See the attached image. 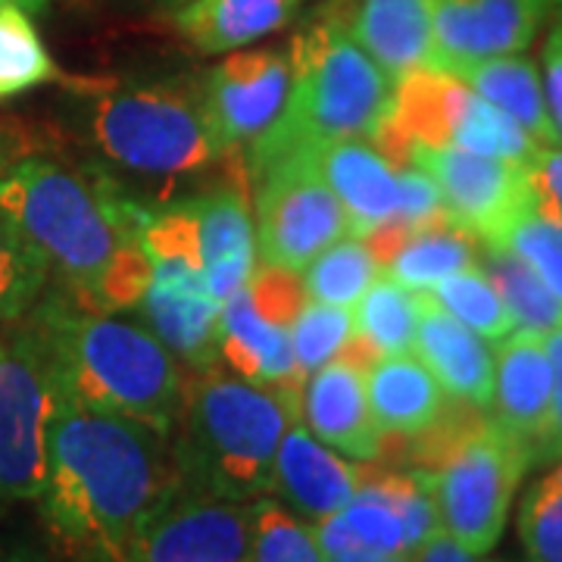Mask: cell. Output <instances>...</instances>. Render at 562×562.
Returning a JSON list of instances; mask_svg holds the SVG:
<instances>
[{
	"label": "cell",
	"mask_w": 562,
	"mask_h": 562,
	"mask_svg": "<svg viewBox=\"0 0 562 562\" xmlns=\"http://www.w3.org/2000/svg\"><path fill=\"white\" fill-rule=\"evenodd\" d=\"M394 220L403 222L406 228H425V225L450 220L441 188L425 169L413 166V162L397 169V216Z\"/></svg>",
	"instance_id": "cell-39"
},
{
	"label": "cell",
	"mask_w": 562,
	"mask_h": 562,
	"mask_svg": "<svg viewBox=\"0 0 562 562\" xmlns=\"http://www.w3.org/2000/svg\"><path fill=\"white\" fill-rule=\"evenodd\" d=\"M550 475H553V479H557V482L562 484V460H560V465H557V469H553V472H550Z\"/></svg>",
	"instance_id": "cell-50"
},
{
	"label": "cell",
	"mask_w": 562,
	"mask_h": 562,
	"mask_svg": "<svg viewBox=\"0 0 562 562\" xmlns=\"http://www.w3.org/2000/svg\"><path fill=\"white\" fill-rule=\"evenodd\" d=\"M416 562H479V557H472L469 550H462L453 538H447L443 531H438L435 538L422 543Z\"/></svg>",
	"instance_id": "cell-43"
},
{
	"label": "cell",
	"mask_w": 562,
	"mask_h": 562,
	"mask_svg": "<svg viewBox=\"0 0 562 562\" xmlns=\"http://www.w3.org/2000/svg\"><path fill=\"white\" fill-rule=\"evenodd\" d=\"M494 357L497 366L487 416L506 435L522 441L535 462V447L541 441L553 403V366L543 347V335L513 331L509 338H503Z\"/></svg>",
	"instance_id": "cell-21"
},
{
	"label": "cell",
	"mask_w": 562,
	"mask_h": 562,
	"mask_svg": "<svg viewBox=\"0 0 562 562\" xmlns=\"http://www.w3.org/2000/svg\"><path fill=\"white\" fill-rule=\"evenodd\" d=\"M257 257L301 272L325 247L350 235L338 194L322 179L313 150L291 154L254 179Z\"/></svg>",
	"instance_id": "cell-9"
},
{
	"label": "cell",
	"mask_w": 562,
	"mask_h": 562,
	"mask_svg": "<svg viewBox=\"0 0 562 562\" xmlns=\"http://www.w3.org/2000/svg\"><path fill=\"white\" fill-rule=\"evenodd\" d=\"M482 241L465 232L460 222L443 220L406 235L397 254L387 260L382 276L394 279L409 291H431L438 281L453 272L482 266Z\"/></svg>",
	"instance_id": "cell-27"
},
{
	"label": "cell",
	"mask_w": 562,
	"mask_h": 562,
	"mask_svg": "<svg viewBox=\"0 0 562 562\" xmlns=\"http://www.w3.org/2000/svg\"><path fill=\"white\" fill-rule=\"evenodd\" d=\"M150 284L138 301L140 319L194 372L220 362V310L201 266L150 262Z\"/></svg>",
	"instance_id": "cell-15"
},
{
	"label": "cell",
	"mask_w": 562,
	"mask_h": 562,
	"mask_svg": "<svg viewBox=\"0 0 562 562\" xmlns=\"http://www.w3.org/2000/svg\"><path fill=\"white\" fill-rule=\"evenodd\" d=\"M291 88V57L281 47L241 50L213 66L201 81L206 116L222 147H238L266 135L284 110Z\"/></svg>",
	"instance_id": "cell-13"
},
{
	"label": "cell",
	"mask_w": 562,
	"mask_h": 562,
	"mask_svg": "<svg viewBox=\"0 0 562 562\" xmlns=\"http://www.w3.org/2000/svg\"><path fill=\"white\" fill-rule=\"evenodd\" d=\"M29 313V325L47 350L57 391L147 422L166 435L176 431L188 375L154 331L110 316V310L66 284L47 291Z\"/></svg>",
	"instance_id": "cell-3"
},
{
	"label": "cell",
	"mask_w": 562,
	"mask_h": 562,
	"mask_svg": "<svg viewBox=\"0 0 562 562\" xmlns=\"http://www.w3.org/2000/svg\"><path fill=\"white\" fill-rule=\"evenodd\" d=\"M306 0H191L172 13L179 35L201 54H232L284 29Z\"/></svg>",
	"instance_id": "cell-25"
},
{
	"label": "cell",
	"mask_w": 562,
	"mask_h": 562,
	"mask_svg": "<svg viewBox=\"0 0 562 562\" xmlns=\"http://www.w3.org/2000/svg\"><path fill=\"white\" fill-rule=\"evenodd\" d=\"M47 276L38 247L0 213V322L22 319L41 301Z\"/></svg>",
	"instance_id": "cell-33"
},
{
	"label": "cell",
	"mask_w": 562,
	"mask_h": 562,
	"mask_svg": "<svg viewBox=\"0 0 562 562\" xmlns=\"http://www.w3.org/2000/svg\"><path fill=\"white\" fill-rule=\"evenodd\" d=\"M220 360L247 382L301 397L303 375L294 360L291 331L269 325L254 310L247 288L232 294L220 310Z\"/></svg>",
	"instance_id": "cell-23"
},
{
	"label": "cell",
	"mask_w": 562,
	"mask_h": 562,
	"mask_svg": "<svg viewBox=\"0 0 562 562\" xmlns=\"http://www.w3.org/2000/svg\"><path fill=\"white\" fill-rule=\"evenodd\" d=\"M0 562H50V557L41 553L38 547H32V543H16L7 553H0Z\"/></svg>",
	"instance_id": "cell-44"
},
{
	"label": "cell",
	"mask_w": 562,
	"mask_h": 562,
	"mask_svg": "<svg viewBox=\"0 0 562 562\" xmlns=\"http://www.w3.org/2000/svg\"><path fill=\"white\" fill-rule=\"evenodd\" d=\"M350 335H353V310L319 301L306 303L301 316L291 325V347H294V360H297L303 382L319 366L335 360Z\"/></svg>",
	"instance_id": "cell-35"
},
{
	"label": "cell",
	"mask_w": 562,
	"mask_h": 562,
	"mask_svg": "<svg viewBox=\"0 0 562 562\" xmlns=\"http://www.w3.org/2000/svg\"><path fill=\"white\" fill-rule=\"evenodd\" d=\"M288 57V101L276 125L250 140V181L284 157L316 150L328 140H369L394 103V81L331 10L294 38Z\"/></svg>",
	"instance_id": "cell-5"
},
{
	"label": "cell",
	"mask_w": 562,
	"mask_h": 562,
	"mask_svg": "<svg viewBox=\"0 0 562 562\" xmlns=\"http://www.w3.org/2000/svg\"><path fill=\"white\" fill-rule=\"evenodd\" d=\"M244 288H247L250 303L262 319L269 325L288 328V331H291L294 319L301 316L303 306L310 303L301 276L291 269H281V266H260Z\"/></svg>",
	"instance_id": "cell-38"
},
{
	"label": "cell",
	"mask_w": 562,
	"mask_h": 562,
	"mask_svg": "<svg viewBox=\"0 0 562 562\" xmlns=\"http://www.w3.org/2000/svg\"><path fill=\"white\" fill-rule=\"evenodd\" d=\"M482 269L494 281L506 313L513 316L516 331L547 335L562 325L560 297L543 284V279L528 262L501 244H484Z\"/></svg>",
	"instance_id": "cell-28"
},
{
	"label": "cell",
	"mask_w": 562,
	"mask_h": 562,
	"mask_svg": "<svg viewBox=\"0 0 562 562\" xmlns=\"http://www.w3.org/2000/svg\"><path fill=\"white\" fill-rule=\"evenodd\" d=\"M301 422L331 450L360 462L382 457L384 441L366 397V369L335 357L306 375L301 391Z\"/></svg>",
	"instance_id": "cell-17"
},
{
	"label": "cell",
	"mask_w": 562,
	"mask_h": 562,
	"mask_svg": "<svg viewBox=\"0 0 562 562\" xmlns=\"http://www.w3.org/2000/svg\"><path fill=\"white\" fill-rule=\"evenodd\" d=\"M0 3H13V7H22L25 13H38L50 0H0Z\"/></svg>",
	"instance_id": "cell-48"
},
{
	"label": "cell",
	"mask_w": 562,
	"mask_h": 562,
	"mask_svg": "<svg viewBox=\"0 0 562 562\" xmlns=\"http://www.w3.org/2000/svg\"><path fill=\"white\" fill-rule=\"evenodd\" d=\"M560 3H562V0H560Z\"/></svg>",
	"instance_id": "cell-51"
},
{
	"label": "cell",
	"mask_w": 562,
	"mask_h": 562,
	"mask_svg": "<svg viewBox=\"0 0 562 562\" xmlns=\"http://www.w3.org/2000/svg\"><path fill=\"white\" fill-rule=\"evenodd\" d=\"M494 244L519 254L562 303V225L538 216L531 206L509 222Z\"/></svg>",
	"instance_id": "cell-37"
},
{
	"label": "cell",
	"mask_w": 562,
	"mask_h": 562,
	"mask_svg": "<svg viewBox=\"0 0 562 562\" xmlns=\"http://www.w3.org/2000/svg\"><path fill=\"white\" fill-rule=\"evenodd\" d=\"M387 122L406 147H457L525 166H531L543 150L522 125L475 94L460 76L435 66L416 69L394 85Z\"/></svg>",
	"instance_id": "cell-8"
},
{
	"label": "cell",
	"mask_w": 562,
	"mask_h": 562,
	"mask_svg": "<svg viewBox=\"0 0 562 562\" xmlns=\"http://www.w3.org/2000/svg\"><path fill=\"white\" fill-rule=\"evenodd\" d=\"M528 184L535 213L562 225V144L543 147L538 160L528 166Z\"/></svg>",
	"instance_id": "cell-40"
},
{
	"label": "cell",
	"mask_w": 562,
	"mask_h": 562,
	"mask_svg": "<svg viewBox=\"0 0 562 562\" xmlns=\"http://www.w3.org/2000/svg\"><path fill=\"white\" fill-rule=\"evenodd\" d=\"M50 79H57V66L32 16L22 7L0 3V101Z\"/></svg>",
	"instance_id": "cell-32"
},
{
	"label": "cell",
	"mask_w": 562,
	"mask_h": 562,
	"mask_svg": "<svg viewBox=\"0 0 562 562\" xmlns=\"http://www.w3.org/2000/svg\"><path fill=\"white\" fill-rule=\"evenodd\" d=\"M409 162L435 179L450 220L460 222L482 244L497 241L509 222L531 210L525 162L425 144L409 147Z\"/></svg>",
	"instance_id": "cell-12"
},
{
	"label": "cell",
	"mask_w": 562,
	"mask_h": 562,
	"mask_svg": "<svg viewBox=\"0 0 562 562\" xmlns=\"http://www.w3.org/2000/svg\"><path fill=\"white\" fill-rule=\"evenodd\" d=\"M250 562H325L313 525L297 519L288 506L269 497L254 501Z\"/></svg>",
	"instance_id": "cell-34"
},
{
	"label": "cell",
	"mask_w": 562,
	"mask_h": 562,
	"mask_svg": "<svg viewBox=\"0 0 562 562\" xmlns=\"http://www.w3.org/2000/svg\"><path fill=\"white\" fill-rule=\"evenodd\" d=\"M543 347L553 366V403H550V419H547L541 441L535 447V462L562 460V325L543 335Z\"/></svg>",
	"instance_id": "cell-42"
},
{
	"label": "cell",
	"mask_w": 562,
	"mask_h": 562,
	"mask_svg": "<svg viewBox=\"0 0 562 562\" xmlns=\"http://www.w3.org/2000/svg\"><path fill=\"white\" fill-rule=\"evenodd\" d=\"M0 213L41 250L63 284L110 313L135 310L150 284V213L101 172L57 160L16 162L0 176Z\"/></svg>",
	"instance_id": "cell-2"
},
{
	"label": "cell",
	"mask_w": 562,
	"mask_h": 562,
	"mask_svg": "<svg viewBox=\"0 0 562 562\" xmlns=\"http://www.w3.org/2000/svg\"><path fill=\"white\" fill-rule=\"evenodd\" d=\"M516 528L525 560L562 562V484L553 475L528 487Z\"/></svg>",
	"instance_id": "cell-36"
},
{
	"label": "cell",
	"mask_w": 562,
	"mask_h": 562,
	"mask_svg": "<svg viewBox=\"0 0 562 562\" xmlns=\"http://www.w3.org/2000/svg\"><path fill=\"white\" fill-rule=\"evenodd\" d=\"M366 397L384 438L413 441L435 428L450 409V397L419 357H379L366 369Z\"/></svg>",
	"instance_id": "cell-24"
},
{
	"label": "cell",
	"mask_w": 562,
	"mask_h": 562,
	"mask_svg": "<svg viewBox=\"0 0 562 562\" xmlns=\"http://www.w3.org/2000/svg\"><path fill=\"white\" fill-rule=\"evenodd\" d=\"M453 76H460L475 94L494 103L516 125H522L541 147H560L562 144L560 132L550 120V110H547L541 69L531 57H525V54L494 57V60L462 66Z\"/></svg>",
	"instance_id": "cell-26"
},
{
	"label": "cell",
	"mask_w": 562,
	"mask_h": 562,
	"mask_svg": "<svg viewBox=\"0 0 562 562\" xmlns=\"http://www.w3.org/2000/svg\"><path fill=\"white\" fill-rule=\"evenodd\" d=\"M331 13L394 85L435 60L431 0H344Z\"/></svg>",
	"instance_id": "cell-19"
},
{
	"label": "cell",
	"mask_w": 562,
	"mask_h": 562,
	"mask_svg": "<svg viewBox=\"0 0 562 562\" xmlns=\"http://www.w3.org/2000/svg\"><path fill=\"white\" fill-rule=\"evenodd\" d=\"M379 276H382V266L369 254L366 241L347 235L331 247H325L319 257L303 269V284L313 301L353 310Z\"/></svg>",
	"instance_id": "cell-30"
},
{
	"label": "cell",
	"mask_w": 562,
	"mask_h": 562,
	"mask_svg": "<svg viewBox=\"0 0 562 562\" xmlns=\"http://www.w3.org/2000/svg\"><path fill=\"white\" fill-rule=\"evenodd\" d=\"M176 484L172 435L54 387L38 501L66 557L128 562L138 531Z\"/></svg>",
	"instance_id": "cell-1"
},
{
	"label": "cell",
	"mask_w": 562,
	"mask_h": 562,
	"mask_svg": "<svg viewBox=\"0 0 562 562\" xmlns=\"http://www.w3.org/2000/svg\"><path fill=\"white\" fill-rule=\"evenodd\" d=\"M360 487V469L322 443L301 419L288 425L276 450L272 494L297 519L316 525L341 513Z\"/></svg>",
	"instance_id": "cell-16"
},
{
	"label": "cell",
	"mask_w": 562,
	"mask_h": 562,
	"mask_svg": "<svg viewBox=\"0 0 562 562\" xmlns=\"http://www.w3.org/2000/svg\"><path fill=\"white\" fill-rule=\"evenodd\" d=\"M441 310H447L465 328H472L475 335H482L487 341H503L516 331L513 316L506 313L501 294L494 288V281L487 279L482 266L453 272L443 281H438L431 291H425Z\"/></svg>",
	"instance_id": "cell-31"
},
{
	"label": "cell",
	"mask_w": 562,
	"mask_h": 562,
	"mask_svg": "<svg viewBox=\"0 0 562 562\" xmlns=\"http://www.w3.org/2000/svg\"><path fill=\"white\" fill-rule=\"evenodd\" d=\"M413 350L450 401L487 413L494 394V366H497L491 344L453 319L425 291H422L419 328Z\"/></svg>",
	"instance_id": "cell-20"
},
{
	"label": "cell",
	"mask_w": 562,
	"mask_h": 562,
	"mask_svg": "<svg viewBox=\"0 0 562 562\" xmlns=\"http://www.w3.org/2000/svg\"><path fill=\"white\" fill-rule=\"evenodd\" d=\"M379 557L372 553H338V557H325V562H375Z\"/></svg>",
	"instance_id": "cell-47"
},
{
	"label": "cell",
	"mask_w": 562,
	"mask_h": 562,
	"mask_svg": "<svg viewBox=\"0 0 562 562\" xmlns=\"http://www.w3.org/2000/svg\"><path fill=\"white\" fill-rule=\"evenodd\" d=\"M413 443L409 462L428 479L443 535L472 557L491 553L519 482L535 465L531 450L484 416V409L462 403Z\"/></svg>",
	"instance_id": "cell-6"
},
{
	"label": "cell",
	"mask_w": 562,
	"mask_h": 562,
	"mask_svg": "<svg viewBox=\"0 0 562 562\" xmlns=\"http://www.w3.org/2000/svg\"><path fill=\"white\" fill-rule=\"evenodd\" d=\"M550 29H547V38H543L541 63H543V98H547V110H550V120L557 125L562 138V3L553 0L550 3Z\"/></svg>",
	"instance_id": "cell-41"
},
{
	"label": "cell",
	"mask_w": 562,
	"mask_h": 562,
	"mask_svg": "<svg viewBox=\"0 0 562 562\" xmlns=\"http://www.w3.org/2000/svg\"><path fill=\"white\" fill-rule=\"evenodd\" d=\"M10 154H13V147H10V135H7V132H3V125H0V176L7 172V166H10V160H13Z\"/></svg>",
	"instance_id": "cell-46"
},
{
	"label": "cell",
	"mask_w": 562,
	"mask_h": 562,
	"mask_svg": "<svg viewBox=\"0 0 562 562\" xmlns=\"http://www.w3.org/2000/svg\"><path fill=\"white\" fill-rule=\"evenodd\" d=\"M198 220L201 269L210 294L225 303L257 272V225L244 181L220 184L201 198H191Z\"/></svg>",
	"instance_id": "cell-18"
},
{
	"label": "cell",
	"mask_w": 562,
	"mask_h": 562,
	"mask_svg": "<svg viewBox=\"0 0 562 562\" xmlns=\"http://www.w3.org/2000/svg\"><path fill=\"white\" fill-rule=\"evenodd\" d=\"M553 0H431L435 69L525 54L550 16Z\"/></svg>",
	"instance_id": "cell-14"
},
{
	"label": "cell",
	"mask_w": 562,
	"mask_h": 562,
	"mask_svg": "<svg viewBox=\"0 0 562 562\" xmlns=\"http://www.w3.org/2000/svg\"><path fill=\"white\" fill-rule=\"evenodd\" d=\"M313 160L341 201L350 238H366L397 216V169L369 140H328Z\"/></svg>",
	"instance_id": "cell-22"
},
{
	"label": "cell",
	"mask_w": 562,
	"mask_h": 562,
	"mask_svg": "<svg viewBox=\"0 0 562 562\" xmlns=\"http://www.w3.org/2000/svg\"><path fill=\"white\" fill-rule=\"evenodd\" d=\"M375 562H416V553H394V557H379Z\"/></svg>",
	"instance_id": "cell-49"
},
{
	"label": "cell",
	"mask_w": 562,
	"mask_h": 562,
	"mask_svg": "<svg viewBox=\"0 0 562 562\" xmlns=\"http://www.w3.org/2000/svg\"><path fill=\"white\" fill-rule=\"evenodd\" d=\"M422 291H409L387 276H379L372 288L357 301L353 310V335L375 357L413 353L416 328H419Z\"/></svg>",
	"instance_id": "cell-29"
},
{
	"label": "cell",
	"mask_w": 562,
	"mask_h": 562,
	"mask_svg": "<svg viewBox=\"0 0 562 562\" xmlns=\"http://www.w3.org/2000/svg\"><path fill=\"white\" fill-rule=\"evenodd\" d=\"M294 419L301 397L222 372L220 362L194 372L172 431L179 487L222 501L269 497L276 450Z\"/></svg>",
	"instance_id": "cell-4"
},
{
	"label": "cell",
	"mask_w": 562,
	"mask_h": 562,
	"mask_svg": "<svg viewBox=\"0 0 562 562\" xmlns=\"http://www.w3.org/2000/svg\"><path fill=\"white\" fill-rule=\"evenodd\" d=\"M50 406V360L38 331L25 322L0 338V503L38 501Z\"/></svg>",
	"instance_id": "cell-10"
},
{
	"label": "cell",
	"mask_w": 562,
	"mask_h": 562,
	"mask_svg": "<svg viewBox=\"0 0 562 562\" xmlns=\"http://www.w3.org/2000/svg\"><path fill=\"white\" fill-rule=\"evenodd\" d=\"M132 10H147V13H176L191 0H122Z\"/></svg>",
	"instance_id": "cell-45"
},
{
	"label": "cell",
	"mask_w": 562,
	"mask_h": 562,
	"mask_svg": "<svg viewBox=\"0 0 562 562\" xmlns=\"http://www.w3.org/2000/svg\"><path fill=\"white\" fill-rule=\"evenodd\" d=\"M254 501L172 487L132 543L128 562H250Z\"/></svg>",
	"instance_id": "cell-11"
},
{
	"label": "cell",
	"mask_w": 562,
	"mask_h": 562,
	"mask_svg": "<svg viewBox=\"0 0 562 562\" xmlns=\"http://www.w3.org/2000/svg\"><path fill=\"white\" fill-rule=\"evenodd\" d=\"M88 140L122 176L176 181L228 157L201 85H106L88 101Z\"/></svg>",
	"instance_id": "cell-7"
}]
</instances>
